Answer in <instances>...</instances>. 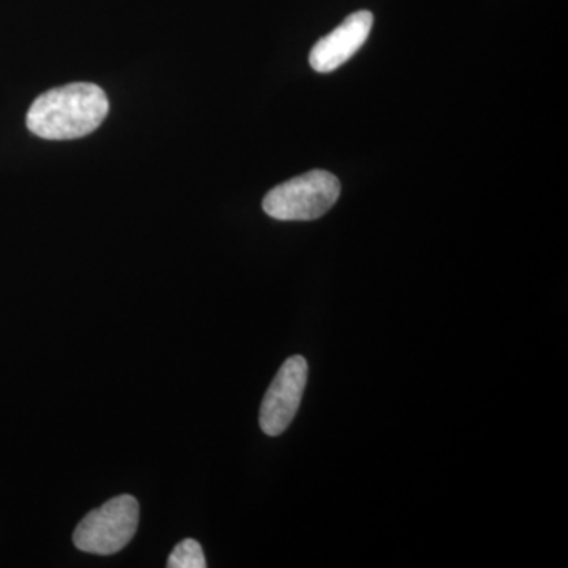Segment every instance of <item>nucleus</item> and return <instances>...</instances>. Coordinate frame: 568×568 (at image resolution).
Returning a JSON list of instances; mask_svg holds the SVG:
<instances>
[{
  "label": "nucleus",
  "mask_w": 568,
  "mask_h": 568,
  "mask_svg": "<svg viewBox=\"0 0 568 568\" xmlns=\"http://www.w3.org/2000/svg\"><path fill=\"white\" fill-rule=\"evenodd\" d=\"M373 21V14L366 10L349 14L338 28L313 47L310 52V65L313 70L317 73H331L349 61L364 47L372 32Z\"/></svg>",
  "instance_id": "5"
},
{
  "label": "nucleus",
  "mask_w": 568,
  "mask_h": 568,
  "mask_svg": "<svg viewBox=\"0 0 568 568\" xmlns=\"http://www.w3.org/2000/svg\"><path fill=\"white\" fill-rule=\"evenodd\" d=\"M110 112L106 93L92 82L51 89L32 103L28 129L43 140H78L95 132Z\"/></svg>",
  "instance_id": "1"
},
{
  "label": "nucleus",
  "mask_w": 568,
  "mask_h": 568,
  "mask_svg": "<svg viewBox=\"0 0 568 568\" xmlns=\"http://www.w3.org/2000/svg\"><path fill=\"white\" fill-rule=\"evenodd\" d=\"M170 568H205L204 551L201 545L193 538H185L181 541L168 559Z\"/></svg>",
  "instance_id": "6"
},
{
  "label": "nucleus",
  "mask_w": 568,
  "mask_h": 568,
  "mask_svg": "<svg viewBox=\"0 0 568 568\" xmlns=\"http://www.w3.org/2000/svg\"><path fill=\"white\" fill-rule=\"evenodd\" d=\"M308 381V364L302 355H294L276 373L260 410L261 429L267 436H280L294 420Z\"/></svg>",
  "instance_id": "4"
},
{
  "label": "nucleus",
  "mask_w": 568,
  "mask_h": 568,
  "mask_svg": "<svg viewBox=\"0 0 568 568\" xmlns=\"http://www.w3.org/2000/svg\"><path fill=\"white\" fill-rule=\"evenodd\" d=\"M342 185L334 174L315 170L280 183L265 194L264 212L280 222H312L338 201Z\"/></svg>",
  "instance_id": "2"
},
{
  "label": "nucleus",
  "mask_w": 568,
  "mask_h": 568,
  "mask_svg": "<svg viewBox=\"0 0 568 568\" xmlns=\"http://www.w3.org/2000/svg\"><path fill=\"white\" fill-rule=\"evenodd\" d=\"M140 525V504L133 496L112 497L89 511L74 529V547L92 555H114L132 541Z\"/></svg>",
  "instance_id": "3"
}]
</instances>
